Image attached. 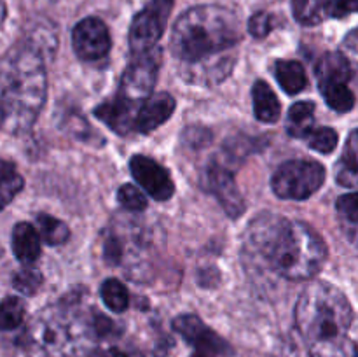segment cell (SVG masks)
<instances>
[{
	"label": "cell",
	"mask_w": 358,
	"mask_h": 357,
	"mask_svg": "<svg viewBox=\"0 0 358 357\" xmlns=\"http://www.w3.org/2000/svg\"><path fill=\"white\" fill-rule=\"evenodd\" d=\"M24 318V304L20 298L7 296L2 301V329L10 331L16 329Z\"/></svg>",
	"instance_id": "83f0119b"
},
{
	"label": "cell",
	"mask_w": 358,
	"mask_h": 357,
	"mask_svg": "<svg viewBox=\"0 0 358 357\" xmlns=\"http://www.w3.org/2000/svg\"><path fill=\"white\" fill-rule=\"evenodd\" d=\"M96 357H128V356L117 349H108V350H101V352H98Z\"/></svg>",
	"instance_id": "74e56055"
},
{
	"label": "cell",
	"mask_w": 358,
	"mask_h": 357,
	"mask_svg": "<svg viewBox=\"0 0 358 357\" xmlns=\"http://www.w3.org/2000/svg\"><path fill=\"white\" fill-rule=\"evenodd\" d=\"M175 111V98L170 93L150 94L145 102L140 104L135 114V133L154 132L171 118Z\"/></svg>",
	"instance_id": "4fadbf2b"
},
{
	"label": "cell",
	"mask_w": 358,
	"mask_h": 357,
	"mask_svg": "<svg viewBox=\"0 0 358 357\" xmlns=\"http://www.w3.org/2000/svg\"><path fill=\"white\" fill-rule=\"evenodd\" d=\"M27 338L31 346L42 354H63L72 343L69 326L56 312H42L27 331Z\"/></svg>",
	"instance_id": "ba28073f"
},
{
	"label": "cell",
	"mask_w": 358,
	"mask_h": 357,
	"mask_svg": "<svg viewBox=\"0 0 358 357\" xmlns=\"http://www.w3.org/2000/svg\"><path fill=\"white\" fill-rule=\"evenodd\" d=\"M353 74L352 63L343 52H327L320 58L317 65V76L320 83H348Z\"/></svg>",
	"instance_id": "d6986e66"
},
{
	"label": "cell",
	"mask_w": 358,
	"mask_h": 357,
	"mask_svg": "<svg viewBox=\"0 0 358 357\" xmlns=\"http://www.w3.org/2000/svg\"><path fill=\"white\" fill-rule=\"evenodd\" d=\"M189 132H191L192 135H189V133L185 132L184 136L192 147H199V146H203V144L208 142V140H212V133H210L208 130L196 128V126H194V128H189Z\"/></svg>",
	"instance_id": "d590c367"
},
{
	"label": "cell",
	"mask_w": 358,
	"mask_h": 357,
	"mask_svg": "<svg viewBox=\"0 0 358 357\" xmlns=\"http://www.w3.org/2000/svg\"><path fill=\"white\" fill-rule=\"evenodd\" d=\"M161 62H163L161 48L143 52V55L131 56V63L122 74L117 98L131 105H136V107L142 102H145L154 90V84H156L157 74H159L161 69Z\"/></svg>",
	"instance_id": "8992f818"
},
{
	"label": "cell",
	"mask_w": 358,
	"mask_h": 357,
	"mask_svg": "<svg viewBox=\"0 0 358 357\" xmlns=\"http://www.w3.org/2000/svg\"><path fill=\"white\" fill-rule=\"evenodd\" d=\"M352 307L329 282H311L296 304V326L310 357H350Z\"/></svg>",
	"instance_id": "3957f363"
},
{
	"label": "cell",
	"mask_w": 358,
	"mask_h": 357,
	"mask_svg": "<svg viewBox=\"0 0 358 357\" xmlns=\"http://www.w3.org/2000/svg\"><path fill=\"white\" fill-rule=\"evenodd\" d=\"M320 91L325 98V104L336 112H350L355 105V94L352 93L346 83H338V80H331V83H320Z\"/></svg>",
	"instance_id": "44dd1931"
},
{
	"label": "cell",
	"mask_w": 358,
	"mask_h": 357,
	"mask_svg": "<svg viewBox=\"0 0 358 357\" xmlns=\"http://www.w3.org/2000/svg\"><path fill=\"white\" fill-rule=\"evenodd\" d=\"M173 329L196 350L215 354V356H229L233 352L229 343L220 338L213 329H210L198 315H180L173 321Z\"/></svg>",
	"instance_id": "7c38bea8"
},
{
	"label": "cell",
	"mask_w": 358,
	"mask_h": 357,
	"mask_svg": "<svg viewBox=\"0 0 358 357\" xmlns=\"http://www.w3.org/2000/svg\"><path fill=\"white\" fill-rule=\"evenodd\" d=\"M138 107L115 97L114 100L103 102L101 105H98L94 108V115L100 121H103L108 128L114 130L115 133L124 136L129 135V133H135V114Z\"/></svg>",
	"instance_id": "5bb4252c"
},
{
	"label": "cell",
	"mask_w": 358,
	"mask_h": 357,
	"mask_svg": "<svg viewBox=\"0 0 358 357\" xmlns=\"http://www.w3.org/2000/svg\"><path fill=\"white\" fill-rule=\"evenodd\" d=\"M353 357H358V349H353Z\"/></svg>",
	"instance_id": "ab89813d"
},
{
	"label": "cell",
	"mask_w": 358,
	"mask_h": 357,
	"mask_svg": "<svg viewBox=\"0 0 358 357\" xmlns=\"http://www.w3.org/2000/svg\"><path fill=\"white\" fill-rule=\"evenodd\" d=\"M0 177H2V192H0L2 195V206H7L13 202L14 196L23 189L24 181L20 175V172L16 170V167L7 160L2 161V174H0Z\"/></svg>",
	"instance_id": "d4e9b609"
},
{
	"label": "cell",
	"mask_w": 358,
	"mask_h": 357,
	"mask_svg": "<svg viewBox=\"0 0 358 357\" xmlns=\"http://www.w3.org/2000/svg\"><path fill=\"white\" fill-rule=\"evenodd\" d=\"M91 326H93V331L96 332L98 336H107V335H112V332L115 331L114 322H110L107 317H105V315H100V314L94 315Z\"/></svg>",
	"instance_id": "8d00e7d4"
},
{
	"label": "cell",
	"mask_w": 358,
	"mask_h": 357,
	"mask_svg": "<svg viewBox=\"0 0 358 357\" xmlns=\"http://www.w3.org/2000/svg\"><path fill=\"white\" fill-rule=\"evenodd\" d=\"M100 296L103 303L115 314H121L129 307V296L124 284L115 279H107L100 287Z\"/></svg>",
	"instance_id": "603a6c76"
},
{
	"label": "cell",
	"mask_w": 358,
	"mask_h": 357,
	"mask_svg": "<svg viewBox=\"0 0 358 357\" xmlns=\"http://www.w3.org/2000/svg\"><path fill=\"white\" fill-rule=\"evenodd\" d=\"M0 94L3 132L17 135L30 130L48 94V77L37 42L30 38L6 52L2 59Z\"/></svg>",
	"instance_id": "7a4b0ae2"
},
{
	"label": "cell",
	"mask_w": 358,
	"mask_h": 357,
	"mask_svg": "<svg viewBox=\"0 0 358 357\" xmlns=\"http://www.w3.org/2000/svg\"><path fill=\"white\" fill-rule=\"evenodd\" d=\"M37 227L42 240L49 245H63L70 238V230L63 220L48 214H38Z\"/></svg>",
	"instance_id": "7402d4cb"
},
{
	"label": "cell",
	"mask_w": 358,
	"mask_h": 357,
	"mask_svg": "<svg viewBox=\"0 0 358 357\" xmlns=\"http://www.w3.org/2000/svg\"><path fill=\"white\" fill-rule=\"evenodd\" d=\"M252 98H254L255 118L259 121L268 122V125L278 122L280 114H282V105H280V100L268 83L255 80L254 88H252Z\"/></svg>",
	"instance_id": "2e32d148"
},
{
	"label": "cell",
	"mask_w": 358,
	"mask_h": 357,
	"mask_svg": "<svg viewBox=\"0 0 358 357\" xmlns=\"http://www.w3.org/2000/svg\"><path fill=\"white\" fill-rule=\"evenodd\" d=\"M292 13L304 27H315L327 14V6L322 0H292Z\"/></svg>",
	"instance_id": "cb8c5ba5"
},
{
	"label": "cell",
	"mask_w": 358,
	"mask_h": 357,
	"mask_svg": "<svg viewBox=\"0 0 358 357\" xmlns=\"http://www.w3.org/2000/svg\"><path fill=\"white\" fill-rule=\"evenodd\" d=\"M103 252H105V261H107L108 265H119L122 255V244L119 241V238L108 234L107 241H105Z\"/></svg>",
	"instance_id": "836d02e7"
},
{
	"label": "cell",
	"mask_w": 358,
	"mask_h": 357,
	"mask_svg": "<svg viewBox=\"0 0 358 357\" xmlns=\"http://www.w3.org/2000/svg\"><path fill=\"white\" fill-rule=\"evenodd\" d=\"M315 104L313 102H297L287 114V133L294 139H304L313 132Z\"/></svg>",
	"instance_id": "ffe728a7"
},
{
	"label": "cell",
	"mask_w": 358,
	"mask_h": 357,
	"mask_svg": "<svg viewBox=\"0 0 358 357\" xmlns=\"http://www.w3.org/2000/svg\"><path fill=\"white\" fill-rule=\"evenodd\" d=\"M129 170H131L133 178L140 184V188L157 202H166L173 196L175 184L171 181V175L163 164L150 160L147 156H136L129 161Z\"/></svg>",
	"instance_id": "8fae6325"
},
{
	"label": "cell",
	"mask_w": 358,
	"mask_h": 357,
	"mask_svg": "<svg viewBox=\"0 0 358 357\" xmlns=\"http://www.w3.org/2000/svg\"><path fill=\"white\" fill-rule=\"evenodd\" d=\"M308 139V146L313 150L322 154H331L332 150L338 146V132L332 128H327V126H322V128H315Z\"/></svg>",
	"instance_id": "4316f807"
},
{
	"label": "cell",
	"mask_w": 358,
	"mask_h": 357,
	"mask_svg": "<svg viewBox=\"0 0 358 357\" xmlns=\"http://www.w3.org/2000/svg\"><path fill=\"white\" fill-rule=\"evenodd\" d=\"M338 214L350 224L358 226V192H348V195L339 196L336 202Z\"/></svg>",
	"instance_id": "4dcf8cb0"
},
{
	"label": "cell",
	"mask_w": 358,
	"mask_h": 357,
	"mask_svg": "<svg viewBox=\"0 0 358 357\" xmlns=\"http://www.w3.org/2000/svg\"><path fill=\"white\" fill-rule=\"evenodd\" d=\"M325 168L313 160H292L283 163L271 178L275 195L282 200H308L322 188Z\"/></svg>",
	"instance_id": "5b68a950"
},
{
	"label": "cell",
	"mask_w": 358,
	"mask_h": 357,
	"mask_svg": "<svg viewBox=\"0 0 358 357\" xmlns=\"http://www.w3.org/2000/svg\"><path fill=\"white\" fill-rule=\"evenodd\" d=\"M275 28V18L269 13H255L254 16L248 21V31L254 35L255 38H264L266 35L271 34V30Z\"/></svg>",
	"instance_id": "1f68e13d"
},
{
	"label": "cell",
	"mask_w": 358,
	"mask_h": 357,
	"mask_svg": "<svg viewBox=\"0 0 358 357\" xmlns=\"http://www.w3.org/2000/svg\"><path fill=\"white\" fill-rule=\"evenodd\" d=\"M42 284H44V276L31 265L24 266L23 270L16 272L13 276V286L21 294H24V296H34V294H37Z\"/></svg>",
	"instance_id": "484cf974"
},
{
	"label": "cell",
	"mask_w": 358,
	"mask_h": 357,
	"mask_svg": "<svg viewBox=\"0 0 358 357\" xmlns=\"http://www.w3.org/2000/svg\"><path fill=\"white\" fill-rule=\"evenodd\" d=\"M336 178L343 188H358V130L350 133L341 158L336 164Z\"/></svg>",
	"instance_id": "e0dca14e"
},
{
	"label": "cell",
	"mask_w": 358,
	"mask_h": 357,
	"mask_svg": "<svg viewBox=\"0 0 358 357\" xmlns=\"http://www.w3.org/2000/svg\"><path fill=\"white\" fill-rule=\"evenodd\" d=\"M245 248L273 273L294 282L317 276L327 259V245L313 227L271 212L259 214L248 224Z\"/></svg>",
	"instance_id": "6da1fadb"
},
{
	"label": "cell",
	"mask_w": 358,
	"mask_h": 357,
	"mask_svg": "<svg viewBox=\"0 0 358 357\" xmlns=\"http://www.w3.org/2000/svg\"><path fill=\"white\" fill-rule=\"evenodd\" d=\"M13 252L24 266L41 258V233L28 223H17L13 230Z\"/></svg>",
	"instance_id": "9a60e30c"
},
{
	"label": "cell",
	"mask_w": 358,
	"mask_h": 357,
	"mask_svg": "<svg viewBox=\"0 0 358 357\" xmlns=\"http://www.w3.org/2000/svg\"><path fill=\"white\" fill-rule=\"evenodd\" d=\"M65 130L69 133H72L76 139H80V140H86V142H91V140H96V136H100V133L94 132L93 128H91L90 122L86 121V119L83 118V115L76 114V112H69L66 114V119H65Z\"/></svg>",
	"instance_id": "f1b7e54d"
},
{
	"label": "cell",
	"mask_w": 358,
	"mask_h": 357,
	"mask_svg": "<svg viewBox=\"0 0 358 357\" xmlns=\"http://www.w3.org/2000/svg\"><path fill=\"white\" fill-rule=\"evenodd\" d=\"M72 46L76 55L84 62H98L110 51V34L107 24L98 18L79 21L72 31Z\"/></svg>",
	"instance_id": "9c48e42d"
},
{
	"label": "cell",
	"mask_w": 358,
	"mask_h": 357,
	"mask_svg": "<svg viewBox=\"0 0 358 357\" xmlns=\"http://www.w3.org/2000/svg\"><path fill=\"white\" fill-rule=\"evenodd\" d=\"M352 13H358V0H331L327 4V16L345 18Z\"/></svg>",
	"instance_id": "d6a6232c"
},
{
	"label": "cell",
	"mask_w": 358,
	"mask_h": 357,
	"mask_svg": "<svg viewBox=\"0 0 358 357\" xmlns=\"http://www.w3.org/2000/svg\"><path fill=\"white\" fill-rule=\"evenodd\" d=\"M117 200L126 210H133V212H142L147 209V198L136 186L124 184L119 188Z\"/></svg>",
	"instance_id": "f546056e"
},
{
	"label": "cell",
	"mask_w": 358,
	"mask_h": 357,
	"mask_svg": "<svg viewBox=\"0 0 358 357\" xmlns=\"http://www.w3.org/2000/svg\"><path fill=\"white\" fill-rule=\"evenodd\" d=\"M203 188L217 198L226 214L233 219L245 214V200L236 186L233 174L222 164L212 163L203 175Z\"/></svg>",
	"instance_id": "30bf717a"
},
{
	"label": "cell",
	"mask_w": 358,
	"mask_h": 357,
	"mask_svg": "<svg viewBox=\"0 0 358 357\" xmlns=\"http://www.w3.org/2000/svg\"><path fill=\"white\" fill-rule=\"evenodd\" d=\"M173 9V0H150L135 16L129 27V51L131 56L143 55L159 48L168 18Z\"/></svg>",
	"instance_id": "52a82bcc"
},
{
	"label": "cell",
	"mask_w": 358,
	"mask_h": 357,
	"mask_svg": "<svg viewBox=\"0 0 358 357\" xmlns=\"http://www.w3.org/2000/svg\"><path fill=\"white\" fill-rule=\"evenodd\" d=\"M275 77L287 94H297L306 88V70L294 59H278L275 63Z\"/></svg>",
	"instance_id": "ac0fdd59"
},
{
	"label": "cell",
	"mask_w": 358,
	"mask_h": 357,
	"mask_svg": "<svg viewBox=\"0 0 358 357\" xmlns=\"http://www.w3.org/2000/svg\"><path fill=\"white\" fill-rule=\"evenodd\" d=\"M191 357H217L215 354H210V352H203V350H196Z\"/></svg>",
	"instance_id": "f35d334b"
},
{
	"label": "cell",
	"mask_w": 358,
	"mask_h": 357,
	"mask_svg": "<svg viewBox=\"0 0 358 357\" xmlns=\"http://www.w3.org/2000/svg\"><path fill=\"white\" fill-rule=\"evenodd\" d=\"M343 55L348 58L352 66L358 69V28L353 30L352 34L345 38V42H343Z\"/></svg>",
	"instance_id": "e575fe53"
},
{
	"label": "cell",
	"mask_w": 358,
	"mask_h": 357,
	"mask_svg": "<svg viewBox=\"0 0 358 357\" xmlns=\"http://www.w3.org/2000/svg\"><path fill=\"white\" fill-rule=\"evenodd\" d=\"M241 41L240 18L220 6H198L185 10L171 31L175 58L196 63L224 52Z\"/></svg>",
	"instance_id": "277c9868"
}]
</instances>
